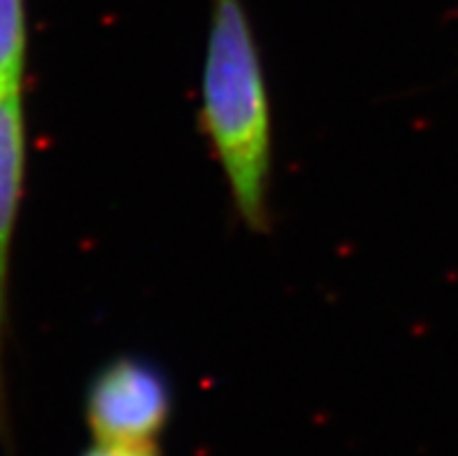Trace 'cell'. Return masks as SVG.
Segmentation results:
<instances>
[{"mask_svg": "<svg viewBox=\"0 0 458 456\" xmlns=\"http://www.w3.org/2000/svg\"><path fill=\"white\" fill-rule=\"evenodd\" d=\"M200 126L226 179L238 219L270 228L273 112L266 70L244 0H209L200 80Z\"/></svg>", "mask_w": 458, "mask_h": 456, "instance_id": "6da1fadb", "label": "cell"}, {"mask_svg": "<svg viewBox=\"0 0 458 456\" xmlns=\"http://www.w3.org/2000/svg\"><path fill=\"white\" fill-rule=\"evenodd\" d=\"M84 410L93 440L158 443L173 412V389L151 361L119 357L93 375Z\"/></svg>", "mask_w": 458, "mask_h": 456, "instance_id": "7a4b0ae2", "label": "cell"}, {"mask_svg": "<svg viewBox=\"0 0 458 456\" xmlns=\"http://www.w3.org/2000/svg\"><path fill=\"white\" fill-rule=\"evenodd\" d=\"M29 166V124L23 91L0 96V431L7 424V347H10L12 249Z\"/></svg>", "mask_w": 458, "mask_h": 456, "instance_id": "3957f363", "label": "cell"}, {"mask_svg": "<svg viewBox=\"0 0 458 456\" xmlns=\"http://www.w3.org/2000/svg\"><path fill=\"white\" fill-rule=\"evenodd\" d=\"M29 65L26 0H0V96L23 91Z\"/></svg>", "mask_w": 458, "mask_h": 456, "instance_id": "277c9868", "label": "cell"}, {"mask_svg": "<svg viewBox=\"0 0 458 456\" xmlns=\"http://www.w3.org/2000/svg\"><path fill=\"white\" fill-rule=\"evenodd\" d=\"M81 456H163L158 443H103L96 440Z\"/></svg>", "mask_w": 458, "mask_h": 456, "instance_id": "5b68a950", "label": "cell"}]
</instances>
